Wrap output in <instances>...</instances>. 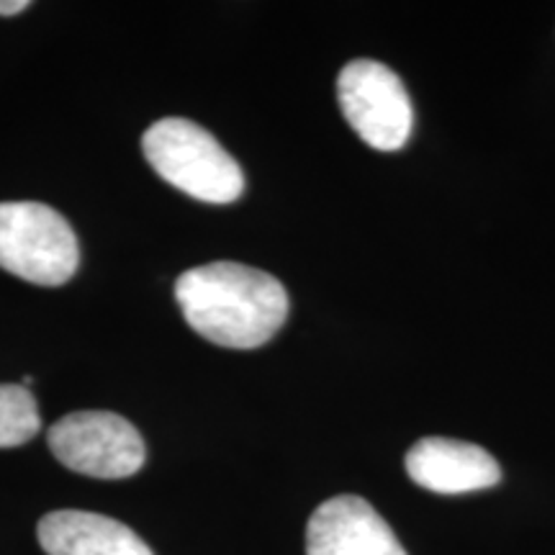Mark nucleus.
<instances>
[{
    "mask_svg": "<svg viewBox=\"0 0 555 555\" xmlns=\"http://www.w3.org/2000/svg\"><path fill=\"white\" fill-rule=\"evenodd\" d=\"M176 298L193 332L232 350L270 343L291 309L278 278L227 260L185 270L176 283Z\"/></svg>",
    "mask_w": 555,
    "mask_h": 555,
    "instance_id": "f257e3e1",
    "label": "nucleus"
},
{
    "mask_svg": "<svg viewBox=\"0 0 555 555\" xmlns=\"http://www.w3.org/2000/svg\"><path fill=\"white\" fill-rule=\"evenodd\" d=\"M142 152L150 168L172 189L206 204H232L245 191L240 163L211 131L189 119H159L144 131Z\"/></svg>",
    "mask_w": 555,
    "mask_h": 555,
    "instance_id": "f03ea898",
    "label": "nucleus"
},
{
    "mask_svg": "<svg viewBox=\"0 0 555 555\" xmlns=\"http://www.w3.org/2000/svg\"><path fill=\"white\" fill-rule=\"evenodd\" d=\"M80 266L73 227L37 201L0 204V268L37 286H62Z\"/></svg>",
    "mask_w": 555,
    "mask_h": 555,
    "instance_id": "7ed1b4c3",
    "label": "nucleus"
},
{
    "mask_svg": "<svg viewBox=\"0 0 555 555\" xmlns=\"http://www.w3.org/2000/svg\"><path fill=\"white\" fill-rule=\"evenodd\" d=\"M343 116L367 147L397 152L412 137L414 108L404 82L376 60H356L337 78Z\"/></svg>",
    "mask_w": 555,
    "mask_h": 555,
    "instance_id": "20e7f679",
    "label": "nucleus"
},
{
    "mask_svg": "<svg viewBox=\"0 0 555 555\" xmlns=\"http://www.w3.org/2000/svg\"><path fill=\"white\" fill-rule=\"evenodd\" d=\"M50 450L75 474L116 481L144 466L142 435L129 420L114 412H75L50 427Z\"/></svg>",
    "mask_w": 555,
    "mask_h": 555,
    "instance_id": "39448f33",
    "label": "nucleus"
},
{
    "mask_svg": "<svg viewBox=\"0 0 555 555\" xmlns=\"http://www.w3.org/2000/svg\"><path fill=\"white\" fill-rule=\"evenodd\" d=\"M307 555H406L391 525L365 499L343 494L317 506Z\"/></svg>",
    "mask_w": 555,
    "mask_h": 555,
    "instance_id": "423d86ee",
    "label": "nucleus"
},
{
    "mask_svg": "<svg viewBox=\"0 0 555 555\" xmlns=\"http://www.w3.org/2000/svg\"><path fill=\"white\" fill-rule=\"evenodd\" d=\"M406 474L435 494H468L502 481L496 457L474 442L425 437L406 453Z\"/></svg>",
    "mask_w": 555,
    "mask_h": 555,
    "instance_id": "0eeeda50",
    "label": "nucleus"
},
{
    "mask_svg": "<svg viewBox=\"0 0 555 555\" xmlns=\"http://www.w3.org/2000/svg\"><path fill=\"white\" fill-rule=\"evenodd\" d=\"M37 538L47 555H155L131 527L82 509L44 515Z\"/></svg>",
    "mask_w": 555,
    "mask_h": 555,
    "instance_id": "6e6552de",
    "label": "nucleus"
},
{
    "mask_svg": "<svg viewBox=\"0 0 555 555\" xmlns=\"http://www.w3.org/2000/svg\"><path fill=\"white\" fill-rule=\"evenodd\" d=\"M39 429V406L29 388L24 384H0V448L26 446Z\"/></svg>",
    "mask_w": 555,
    "mask_h": 555,
    "instance_id": "1a4fd4ad",
    "label": "nucleus"
},
{
    "mask_svg": "<svg viewBox=\"0 0 555 555\" xmlns=\"http://www.w3.org/2000/svg\"><path fill=\"white\" fill-rule=\"evenodd\" d=\"M29 9V0H0V16H16Z\"/></svg>",
    "mask_w": 555,
    "mask_h": 555,
    "instance_id": "9d476101",
    "label": "nucleus"
}]
</instances>
